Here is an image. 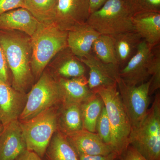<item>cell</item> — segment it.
<instances>
[{
  "instance_id": "cell-1",
  "label": "cell",
  "mask_w": 160,
  "mask_h": 160,
  "mask_svg": "<svg viewBox=\"0 0 160 160\" xmlns=\"http://www.w3.org/2000/svg\"><path fill=\"white\" fill-rule=\"evenodd\" d=\"M0 46L12 74V86L26 93L34 79L31 67V37L17 30H0Z\"/></svg>"
},
{
  "instance_id": "cell-2",
  "label": "cell",
  "mask_w": 160,
  "mask_h": 160,
  "mask_svg": "<svg viewBox=\"0 0 160 160\" xmlns=\"http://www.w3.org/2000/svg\"><path fill=\"white\" fill-rule=\"evenodd\" d=\"M68 31L61 30L54 23L41 22L31 37L32 72L38 79L52 59L67 46Z\"/></svg>"
},
{
  "instance_id": "cell-3",
  "label": "cell",
  "mask_w": 160,
  "mask_h": 160,
  "mask_svg": "<svg viewBox=\"0 0 160 160\" xmlns=\"http://www.w3.org/2000/svg\"><path fill=\"white\" fill-rule=\"evenodd\" d=\"M92 91L102 98L111 129V147L118 157L129 145L131 126L123 106L117 84L101 86Z\"/></svg>"
},
{
  "instance_id": "cell-4",
  "label": "cell",
  "mask_w": 160,
  "mask_h": 160,
  "mask_svg": "<svg viewBox=\"0 0 160 160\" xmlns=\"http://www.w3.org/2000/svg\"><path fill=\"white\" fill-rule=\"evenodd\" d=\"M129 145L147 160H160L159 92L156 94L142 122L131 129Z\"/></svg>"
},
{
  "instance_id": "cell-5",
  "label": "cell",
  "mask_w": 160,
  "mask_h": 160,
  "mask_svg": "<svg viewBox=\"0 0 160 160\" xmlns=\"http://www.w3.org/2000/svg\"><path fill=\"white\" fill-rule=\"evenodd\" d=\"M57 107L49 108L27 121H20L27 150L33 152L42 159L52 138L58 129L59 108Z\"/></svg>"
},
{
  "instance_id": "cell-6",
  "label": "cell",
  "mask_w": 160,
  "mask_h": 160,
  "mask_svg": "<svg viewBox=\"0 0 160 160\" xmlns=\"http://www.w3.org/2000/svg\"><path fill=\"white\" fill-rule=\"evenodd\" d=\"M131 18L123 0H108L101 8L90 13L86 23L100 35L114 37L134 31Z\"/></svg>"
},
{
  "instance_id": "cell-7",
  "label": "cell",
  "mask_w": 160,
  "mask_h": 160,
  "mask_svg": "<svg viewBox=\"0 0 160 160\" xmlns=\"http://www.w3.org/2000/svg\"><path fill=\"white\" fill-rule=\"evenodd\" d=\"M61 103L62 97L56 78L46 69L27 94L26 105L18 120L27 121Z\"/></svg>"
},
{
  "instance_id": "cell-8",
  "label": "cell",
  "mask_w": 160,
  "mask_h": 160,
  "mask_svg": "<svg viewBox=\"0 0 160 160\" xmlns=\"http://www.w3.org/2000/svg\"><path fill=\"white\" fill-rule=\"evenodd\" d=\"M151 80L138 86H130L120 78L118 90L131 126V129L138 127L149 109V90Z\"/></svg>"
},
{
  "instance_id": "cell-9",
  "label": "cell",
  "mask_w": 160,
  "mask_h": 160,
  "mask_svg": "<svg viewBox=\"0 0 160 160\" xmlns=\"http://www.w3.org/2000/svg\"><path fill=\"white\" fill-rule=\"evenodd\" d=\"M90 14L89 0H58L52 22L69 31L86 23Z\"/></svg>"
},
{
  "instance_id": "cell-10",
  "label": "cell",
  "mask_w": 160,
  "mask_h": 160,
  "mask_svg": "<svg viewBox=\"0 0 160 160\" xmlns=\"http://www.w3.org/2000/svg\"><path fill=\"white\" fill-rule=\"evenodd\" d=\"M153 48L142 40L136 51L119 70L120 78L130 86H138L148 81L149 60Z\"/></svg>"
},
{
  "instance_id": "cell-11",
  "label": "cell",
  "mask_w": 160,
  "mask_h": 160,
  "mask_svg": "<svg viewBox=\"0 0 160 160\" xmlns=\"http://www.w3.org/2000/svg\"><path fill=\"white\" fill-rule=\"evenodd\" d=\"M80 59L89 69L88 85L91 90L101 86L117 85L120 79V68L99 60L92 52Z\"/></svg>"
},
{
  "instance_id": "cell-12",
  "label": "cell",
  "mask_w": 160,
  "mask_h": 160,
  "mask_svg": "<svg viewBox=\"0 0 160 160\" xmlns=\"http://www.w3.org/2000/svg\"><path fill=\"white\" fill-rule=\"evenodd\" d=\"M27 94L0 79V123L3 126L18 120L26 105Z\"/></svg>"
},
{
  "instance_id": "cell-13",
  "label": "cell",
  "mask_w": 160,
  "mask_h": 160,
  "mask_svg": "<svg viewBox=\"0 0 160 160\" xmlns=\"http://www.w3.org/2000/svg\"><path fill=\"white\" fill-rule=\"evenodd\" d=\"M0 135V160H16L27 149L19 120L3 126Z\"/></svg>"
},
{
  "instance_id": "cell-14",
  "label": "cell",
  "mask_w": 160,
  "mask_h": 160,
  "mask_svg": "<svg viewBox=\"0 0 160 160\" xmlns=\"http://www.w3.org/2000/svg\"><path fill=\"white\" fill-rule=\"evenodd\" d=\"M66 136L78 155H106L113 152L97 132L82 129Z\"/></svg>"
},
{
  "instance_id": "cell-15",
  "label": "cell",
  "mask_w": 160,
  "mask_h": 160,
  "mask_svg": "<svg viewBox=\"0 0 160 160\" xmlns=\"http://www.w3.org/2000/svg\"><path fill=\"white\" fill-rule=\"evenodd\" d=\"M49 65L55 78H72L86 76V66L68 47L60 51Z\"/></svg>"
},
{
  "instance_id": "cell-16",
  "label": "cell",
  "mask_w": 160,
  "mask_h": 160,
  "mask_svg": "<svg viewBox=\"0 0 160 160\" xmlns=\"http://www.w3.org/2000/svg\"><path fill=\"white\" fill-rule=\"evenodd\" d=\"M40 22L25 8L12 9L0 15V30H17L31 37Z\"/></svg>"
},
{
  "instance_id": "cell-17",
  "label": "cell",
  "mask_w": 160,
  "mask_h": 160,
  "mask_svg": "<svg viewBox=\"0 0 160 160\" xmlns=\"http://www.w3.org/2000/svg\"><path fill=\"white\" fill-rule=\"evenodd\" d=\"M133 30L153 48L160 42V12H149L132 16Z\"/></svg>"
},
{
  "instance_id": "cell-18",
  "label": "cell",
  "mask_w": 160,
  "mask_h": 160,
  "mask_svg": "<svg viewBox=\"0 0 160 160\" xmlns=\"http://www.w3.org/2000/svg\"><path fill=\"white\" fill-rule=\"evenodd\" d=\"M87 23L68 31L67 46L78 58H82L91 52L92 45L100 35Z\"/></svg>"
},
{
  "instance_id": "cell-19",
  "label": "cell",
  "mask_w": 160,
  "mask_h": 160,
  "mask_svg": "<svg viewBox=\"0 0 160 160\" xmlns=\"http://www.w3.org/2000/svg\"><path fill=\"white\" fill-rule=\"evenodd\" d=\"M62 97V103L82 104L91 97L94 92L89 89L86 76L72 78H56Z\"/></svg>"
},
{
  "instance_id": "cell-20",
  "label": "cell",
  "mask_w": 160,
  "mask_h": 160,
  "mask_svg": "<svg viewBox=\"0 0 160 160\" xmlns=\"http://www.w3.org/2000/svg\"><path fill=\"white\" fill-rule=\"evenodd\" d=\"M58 113V130L66 135L83 129L81 104L63 102Z\"/></svg>"
},
{
  "instance_id": "cell-21",
  "label": "cell",
  "mask_w": 160,
  "mask_h": 160,
  "mask_svg": "<svg viewBox=\"0 0 160 160\" xmlns=\"http://www.w3.org/2000/svg\"><path fill=\"white\" fill-rule=\"evenodd\" d=\"M113 38L116 55L120 69L133 55L142 39L134 31L122 32Z\"/></svg>"
},
{
  "instance_id": "cell-22",
  "label": "cell",
  "mask_w": 160,
  "mask_h": 160,
  "mask_svg": "<svg viewBox=\"0 0 160 160\" xmlns=\"http://www.w3.org/2000/svg\"><path fill=\"white\" fill-rule=\"evenodd\" d=\"M44 157L46 160H79L67 136L58 129L52 138Z\"/></svg>"
},
{
  "instance_id": "cell-23",
  "label": "cell",
  "mask_w": 160,
  "mask_h": 160,
  "mask_svg": "<svg viewBox=\"0 0 160 160\" xmlns=\"http://www.w3.org/2000/svg\"><path fill=\"white\" fill-rule=\"evenodd\" d=\"M104 106L102 98L95 92L91 98L81 104L83 129L96 132L97 122Z\"/></svg>"
},
{
  "instance_id": "cell-24",
  "label": "cell",
  "mask_w": 160,
  "mask_h": 160,
  "mask_svg": "<svg viewBox=\"0 0 160 160\" xmlns=\"http://www.w3.org/2000/svg\"><path fill=\"white\" fill-rule=\"evenodd\" d=\"M91 52L103 62L120 68L116 55L113 37L100 35L92 45Z\"/></svg>"
},
{
  "instance_id": "cell-25",
  "label": "cell",
  "mask_w": 160,
  "mask_h": 160,
  "mask_svg": "<svg viewBox=\"0 0 160 160\" xmlns=\"http://www.w3.org/2000/svg\"><path fill=\"white\" fill-rule=\"evenodd\" d=\"M58 0H26L25 8L42 23L52 22Z\"/></svg>"
},
{
  "instance_id": "cell-26",
  "label": "cell",
  "mask_w": 160,
  "mask_h": 160,
  "mask_svg": "<svg viewBox=\"0 0 160 160\" xmlns=\"http://www.w3.org/2000/svg\"><path fill=\"white\" fill-rule=\"evenodd\" d=\"M148 72L151 76L149 87V96L152 95L160 88V45L152 49L148 65Z\"/></svg>"
},
{
  "instance_id": "cell-27",
  "label": "cell",
  "mask_w": 160,
  "mask_h": 160,
  "mask_svg": "<svg viewBox=\"0 0 160 160\" xmlns=\"http://www.w3.org/2000/svg\"><path fill=\"white\" fill-rule=\"evenodd\" d=\"M131 16L142 12H160V0H123Z\"/></svg>"
},
{
  "instance_id": "cell-28",
  "label": "cell",
  "mask_w": 160,
  "mask_h": 160,
  "mask_svg": "<svg viewBox=\"0 0 160 160\" xmlns=\"http://www.w3.org/2000/svg\"><path fill=\"white\" fill-rule=\"evenodd\" d=\"M96 129L97 133L103 142L111 147V126L104 106L97 122Z\"/></svg>"
},
{
  "instance_id": "cell-29",
  "label": "cell",
  "mask_w": 160,
  "mask_h": 160,
  "mask_svg": "<svg viewBox=\"0 0 160 160\" xmlns=\"http://www.w3.org/2000/svg\"><path fill=\"white\" fill-rule=\"evenodd\" d=\"M26 0H0V15L17 8H25Z\"/></svg>"
},
{
  "instance_id": "cell-30",
  "label": "cell",
  "mask_w": 160,
  "mask_h": 160,
  "mask_svg": "<svg viewBox=\"0 0 160 160\" xmlns=\"http://www.w3.org/2000/svg\"><path fill=\"white\" fill-rule=\"evenodd\" d=\"M118 160H147L143 157L131 145H129L122 153L118 158Z\"/></svg>"
},
{
  "instance_id": "cell-31",
  "label": "cell",
  "mask_w": 160,
  "mask_h": 160,
  "mask_svg": "<svg viewBox=\"0 0 160 160\" xmlns=\"http://www.w3.org/2000/svg\"><path fill=\"white\" fill-rule=\"evenodd\" d=\"M8 65L2 49L0 46V79L6 82H9Z\"/></svg>"
},
{
  "instance_id": "cell-32",
  "label": "cell",
  "mask_w": 160,
  "mask_h": 160,
  "mask_svg": "<svg viewBox=\"0 0 160 160\" xmlns=\"http://www.w3.org/2000/svg\"><path fill=\"white\" fill-rule=\"evenodd\" d=\"M79 160H115L118 158V155L113 152L106 155H79Z\"/></svg>"
},
{
  "instance_id": "cell-33",
  "label": "cell",
  "mask_w": 160,
  "mask_h": 160,
  "mask_svg": "<svg viewBox=\"0 0 160 160\" xmlns=\"http://www.w3.org/2000/svg\"><path fill=\"white\" fill-rule=\"evenodd\" d=\"M16 160H42V159L33 152L26 150Z\"/></svg>"
},
{
  "instance_id": "cell-34",
  "label": "cell",
  "mask_w": 160,
  "mask_h": 160,
  "mask_svg": "<svg viewBox=\"0 0 160 160\" xmlns=\"http://www.w3.org/2000/svg\"><path fill=\"white\" fill-rule=\"evenodd\" d=\"M108 0H89L90 13L101 8Z\"/></svg>"
},
{
  "instance_id": "cell-35",
  "label": "cell",
  "mask_w": 160,
  "mask_h": 160,
  "mask_svg": "<svg viewBox=\"0 0 160 160\" xmlns=\"http://www.w3.org/2000/svg\"><path fill=\"white\" fill-rule=\"evenodd\" d=\"M3 128L4 127H3V125L2 124H0V135L3 131Z\"/></svg>"
},
{
  "instance_id": "cell-36",
  "label": "cell",
  "mask_w": 160,
  "mask_h": 160,
  "mask_svg": "<svg viewBox=\"0 0 160 160\" xmlns=\"http://www.w3.org/2000/svg\"><path fill=\"white\" fill-rule=\"evenodd\" d=\"M115 160H118V158L116 159Z\"/></svg>"
},
{
  "instance_id": "cell-37",
  "label": "cell",
  "mask_w": 160,
  "mask_h": 160,
  "mask_svg": "<svg viewBox=\"0 0 160 160\" xmlns=\"http://www.w3.org/2000/svg\"><path fill=\"white\" fill-rule=\"evenodd\" d=\"M0 124H1V123H0Z\"/></svg>"
}]
</instances>
